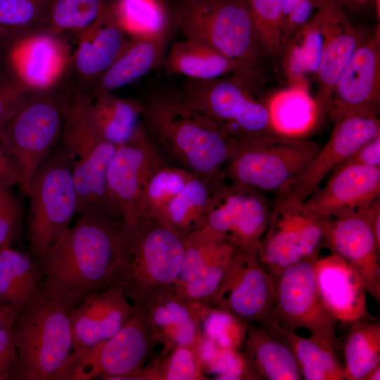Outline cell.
Returning a JSON list of instances; mask_svg holds the SVG:
<instances>
[{"label":"cell","instance_id":"obj_34","mask_svg":"<svg viewBox=\"0 0 380 380\" xmlns=\"http://www.w3.org/2000/svg\"><path fill=\"white\" fill-rule=\"evenodd\" d=\"M88 120L105 141L120 145L128 141L142 125L141 102L112 93L90 98L87 104Z\"/></svg>","mask_w":380,"mask_h":380},{"label":"cell","instance_id":"obj_36","mask_svg":"<svg viewBox=\"0 0 380 380\" xmlns=\"http://www.w3.org/2000/svg\"><path fill=\"white\" fill-rule=\"evenodd\" d=\"M322 20L317 9L312 18L292 37L282 51L281 58L292 86L305 87L306 77L315 75L324 46Z\"/></svg>","mask_w":380,"mask_h":380},{"label":"cell","instance_id":"obj_16","mask_svg":"<svg viewBox=\"0 0 380 380\" xmlns=\"http://www.w3.org/2000/svg\"><path fill=\"white\" fill-rule=\"evenodd\" d=\"M183 238L182 265L173 286L191 302L210 308L235 247L204 227Z\"/></svg>","mask_w":380,"mask_h":380},{"label":"cell","instance_id":"obj_17","mask_svg":"<svg viewBox=\"0 0 380 380\" xmlns=\"http://www.w3.org/2000/svg\"><path fill=\"white\" fill-rule=\"evenodd\" d=\"M324 46L316 75L315 98L319 114L329 112L334 87L355 51L369 31L355 26L341 0H321Z\"/></svg>","mask_w":380,"mask_h":380},{"label":"cell","instance_id":"obj_18","mask_svg":"<svg viewBox=\"0 0 380 380\" xmlns=\"http://www.w3.org/2000/svg\"><path fill=\"white\" fill-rule=\"evenodd\" d=\"M371 205L360 210L331 218L324 246L356 271L367 293L379 302L380 246L376 242L371 226Z\"/></svg>","mask_w":380,"mask_h":380},{"label":"cell","instance_id":"obj_11","mask_svg":"<svg viewBox=\"0 0 380 380\" xmlns=\"http://www.w3.org/2000/svg\"><path fill=\"white\" fill-rule=\"evenodd\" d=\"M157 342L138 305L126 324L110 338L70 353L53 380L121 379L145 365Z\"/></svg>","mask_w":380,"mask_h":380},{"label":"cell","instance_id":"obj_4","mask_svg":"<svg viewBox=\"0 0 380 380\" xmlns=\"http://www.w3.org/2000/svg\"><path fill=\"white\" fill-rule=\"evenodd\" d=\"M184 253V238L157 219L139 217L124 227L118 285L132 305L175 285Z\"/></svg>","mask_w":380,"mask_h":380},{"label":"cell","instance_id":"obj_30","mask_svg":"<svg viewBox=\"0 0 380 380\" xmlns=\"http://www.w3.org/2000/svg\"><path fill=\"white\" fill-rule=\"evenodd\" d=\"M42 290L39 262L11 246L0 249V303L19 312L32 305Z\"/></svg>","mask_w":380,"mask_h":380},{"label":"cell","instance_id":"obj_10","mask_svg":"<svg viewBox=\"0 0 380 380\" xmlns=\"http://www.w3.org/2000/svg\"><path fill=\"white\" fill-rule=\"evenodd\" d=\"M63 103L57 85L33 91L4 127L6 147L18 165L25 194L38 168L49 157L61 138Z\"/></svg>","mask_w":380,"mask_h":380},{"label":"cell","instance_id":"obj_1","mask_svg":"<svg viewBox=\"0 0 380 380\" xmlns=\"http://www.w3.org/2000/svg\"><path fill=\"white\" fill-rule=\"evenodd\" d=\"M123 240L121 220L79 217L39 263L42 290L75 306L90 294L118 285Z\"/></svg>","mask_w":380,"mask_h":380},{"label":"cell","instance_id":"obj_35","mask_svg":"<svg viewBox=\"0 0 380 380\" xmlns=\"http://www.w3.org/2000/svg\"><path fill=\"white\" fill-rule=\"evenodd\" d=\"M267 108L274 131L284 137L303 138L315 128L320 116L315 99L300 86L272 93Z\"/></svg>","mask_w":380,"mask_h":380},{"label":"cell","instance_id":"obj_50","mask_svg":"<svg viewBox=\"0 0 380 380\" xmlns=\"http://www.w3.org/2000/svg\"><path fill=\"white\" fill-rule=\"evenodd\" d=\"M4 127H0V170L10 179L13 185L20 186L22 177L18 165L6 147Z\"/></svg>","mask_w":380,"mask_h":380},{"label":"cell","instance_id":"obj_12","mask_svg":"<svg viewBox=\"0 0 380 380\" xmlns=\"http://www.w3.org/2000/svg\"><path fill=\"white\" fill-rule=\"evenodd\" d=\"M309 259L286 268L274 281L273 328H303L310 336L334 346L337 321L319 295L314 265Z\"/></svg>","mask_w":380,"mask_h":380},{"label":"cell","instance_id":"obj_55","mask_svg":"<svg viewBox=\"0 0 380 380\" xmlns=\"http://www.w3.org/2000/svg\"><path fill=\"white\" fill-rule=\"evenodd\" d=\"M14 186L10 179L0 170V186Z\"/></svg>","mask_w":380,"mask_h":380},{"label":"cell","instance_id":"obj_40","mask_svg":"<svg viewBox=\"0 0 380 380\" xmlns=\"http://www.w3.org/2000/svg\"><path fill=\"white\" fill-rule=\"evenodd\" d=\"M51 0H0V29L14 43L45 32Z\"/></svg>","mask_w":380,"mask_h":380},{"label":"cell","instance_id":"obj_42","mask_svg":"<svg viewBox=\"0 0 380 380\" xmlns=\"http://www.w3.org/2000/svg\"><path fill=\"white\" fill-rule=\"evenodd\" d=\"M194 175L182 167L168 164L158 169L148 179L141 194L139 217L157 219Z\"/></svg>","mask_w":380,"mask_h":380},{"label":"cell","instance_id":"obj_2","mask_svg":"<svg viewBox=\"0 0 380 380\" xmlns=\"http://www.w3.org/2000/svg\"><path fill=\"white\" fill-rule=\"evenodd\" d=\"M141 103L144 129L166 157L197 175L222 172L239 142L190 106L179 91L162 89Z\"/></svg>","mask_w":380,"mask_h":380},{"label":"cell","instance_id":"obj_23","mask_svg":"<svg viewBox=\"0 0 380 380\" xmlns=\"http://www.w3.org/2000/svg\"><path fill=\"white\" fill-rule=\"evenodd\" d=\"M70 55L61 36L42 32L14 43L8 63L31 91L49 89L67 76Z\"/></svg>","mask_w":380,"mask_h":380},{"label":"cell","instance_id":"obj_32","mask_svg":"<svg viewBox=\"0 0 380 380\" xmlns=\"http://www.w3.org/2000/svg\"><path fill=\"white\" fill-rule=\"evenodd\" d=\"M108 11L132 38L168 42L175 30L173 4L168 0H110Z\"/></svg>","mask_w":380,"mask_h":380},{"label":"cell","instance_id":"obj_37","mask_svg":"<svg viewBox=\"0 0 380 380\" xmlns=\"http://www.w3.org/2000/svg\"><path fill=\"white\" fill-rule=\"evenodd\" d=\"M278 329L284 335L305 380H345L344 366L336 359L334 346L310 336L303 338L294 330Z\"/></svg>","mask_w":380,"mask_h":380},{"label":"cell","instance_id":"obj_27","mask_svg":"<svg viewBox=\"0 0 380 380\" xmlns=\"http://www.w3.org/2000/svg\"><path fill=\"white\" fill-rule=\"evenodd\" d=\"M117 146L103 141L82 158L70 160L79 217L122 220L108 189L107 171Z\"/></svg>","mask_w":380,"mask_h":380},{"label":"cell","instance_id":"obj_7","mask_svg":"<svg viewBox=\"0 0 380 380\" xmlns=\"http://www.w3.org/2000/svg\"><path fill=\"white\" fill-rule=\"evenodd\" d=\"M25 194L30 254L40 263L70 227L77 213L71 165L62 145L34 174Z\"/></svg>","mask_w":380,"mask_h":380},{"label":"cell","instance_id":"obj_19","mask_svg":"<svg viewBox=\"0 0 380 380\" xmlns=\"http://www.w3.org/2000/svg\"><path fill=\"white\" fill-rule=\"evenodd\" d=\"M332 119L334 127L327 142L319 148L305 172L285 189L300 200L305 201L330 171L362 144L380 134L378 116L350 113Z\"/></svg>","mask_w":380,"mask_h":380},{"label":"cell","instance_id":"obj_43","mask_svg":"<svg viewBox=\"0 0 380 380\" xmlns=\"http://www.w3.org/2000/svg\"><path fill=\"white\" fill-rule=\"evenodd\" d=\"M267 58H281L284 0H243Z\"/></svg>","mask_w":380,"mask_h":380},{"label":"cell","instance_id":"obj_26","mask_svg":"<svg viewBox=\"0 0 380 380\" xmlns=\"http://www.w3.org/2000/svg\"><path fill=\"white\" fill-rule=\"evenodd\" d=\"M314 270L322 302L337 322L350 324L373 319L368 312L363 282L344 260L331 253L318 258Z\"/></svg>","mask_w":380,"mask_h":380},{"label":"cell","instance_id":"obj_6","mask_svg":"<svg viewBox=\"0 0 380 380\" xmlns=\"http://www.w3.org/2000/svg\"><path fill=\"white\" fill-rule=\"evenodd\" d=\"M74 307L42 290L32 305L18 312L14 325L18 380H53L72 350Z\"/></svg>","mask_w":380,"mask_h":380},{"label":"cell","instance_id":"obj_33","mask_svg":"<svg viewBox=\"0 0 380 380\" xmlns=\"http://www.w3.org/2000/svg\"><path fill=\"white\" fill-rule=\"evenodd\" d=\"M226 179L194 175L157 218L182 236L203 228L208 206L217 186Z\"/></svg>","mask_w":380,"mask_h":380},{"label":"cell","instance_id":"obj_29","mask_svg":"<svg viewBox=\"0 0 380 380\" xmlns=\"http://www.w3.org/2000/svg\"><path fill=\"white\" fill-rule=\"evenodd\" d=\"M167 41L131 38L91 89L95 97L133 83L164 63Z\"/></svg>","mask_w":380,"mask_h":380},{"label":"cell","instance_id":"obj_25","mask_svg":"<svg viewBox=\"0 0 380 380\" xmlns=\"http://www.w3.org/2000/svg\"><path fill=\"white\" fill-rule=\"evenodd\" d=\"M132 312L133 305L120 285L86 296L71 313L72 352L110 338L126 324Z\"/></svg>","mask_w":380,"mask_h":380},{"label":"cell","instance_id":"obj_41","mask_svg":"<svg viewBox=\"0 0 380 380\" xmlns=\"http://www.w3.org/2000/svg\"><path fill=\"white\" fill-rule=\"evenodd\" d=\"M110 0H51L45 32L61 36L67 32L78 33L100 20L106 13Z\"/></svg>","mask_w":380,"mask_h":380},{"label":"cell","instance_id":"obj_38","mask_svg":"<svg viewBox=\"0 0 380 380\" xmlns=\"http://www.w3.org/2000/svg\"><path fill=\"white\" fill-rule=\"evenodd\" d=\"M349 324L343 348L345 380H362L380 364V323L361 319Z\"/></svg>","mask_w":380,"mask_h":380},{"label":"cell","instance_id":"obj_39","mask_svg":"<svg viewBox=\"0 0 380 380\" xmlns=\"http://www.w3.org/2000/svg\"><path fill=\"white\" fill-rule=\"evenodd\" d=\"M121 379L205 380L208 377L199 363L196 349L163 346L159 356Z\"/></svg>","mask_w":380,"mask_h":380},{"label":"cell","instance_id":"obj_9","mask_svg":"<svg viewBox=\"0 0 380 380\" xmlns=\"http://www.w3.org/2000/svg\"><path fill=\"white\" fill-rule=\"evenodd\" d=\"M330 219L312 211L287 190L277 194L257 253L274 281L289 267L319 258Z\"/></svg>","mask_w":380,"mask_h":380},{"label":"cell","instance_id":"obj_49","mask_svg":"<svg viewBox=\"0 0 380 380\" xmlns=\"http://www.w3.org/2000/svg\"><path fill=\"white\" fill-rule=\"evenodd\" d=\"M348 165L380 167V134L360 146L338 166Z\"/></svg>","mask_w":380,"mask_h":380},{"label":"cell","instance_id":"obj_24","mask_svg":"<svg viewBox=\"0 0 380 380\" xmlns=\"http://www.w3.org/2000/svg\"><path fill=\"white\" fill-rule=\"evenodd\" d=\"M127 36L108 8L100 20L78 33V46L70 58L67 77L91 94L94 84L127 45Z\"/></svg>","mask_w":380,"mask_h":380},{"label":"cell","instance_id":"obj_14","mask_svg":"<svg viewBox=\"0 0 380 380\" xmlns=\"http://www.w3.org/2000/svg\"><path fill=\"white\" fill-rule=\"evenodd\" d=\"M275 286L257 254L235 248L211 308L224 311L246 324L273 328Z\"/></svg>","mask_w":380,"mask_h":380},{"label":"cell","instance_id":"obj_47","mask_svg":"<svg viewBox=\"0 0 380 380\" xmlns=\"http://www.w3.org/2000/svg\"><path fill=\"white\" fill-rule=\"evenodd\" d=\"M321 0H284L282 51L295 34L317 12Z\"/></svg>","mask_w":380,"mask_h":380},{"label":"cell","instance_id":"obj_5","mask_svg":"<svg viewBox=\"0 0 380 380\" xmlns=\"http://www.w3.org/2000/svg\"><path fill=\"white\" fill-rule=\"evenodd\" d=\"M175 29L224 56L254 66L267 58L243 0H177Z\"/></svg>","mask_w":380,"mask_h":380},{"label":"cell","instance_id":"obj_8","mask_svg":"<svg viewBox=\"0 0 380 380\" xmlns=\"http://www.w3.org/2000/svg\"><path fill=\"white\" fill-rule=\"evenodd\" d=\"M319 148L312 141L280 136L239 142L222 173L230 182L277 194L305 172Z\"/></svg>","mask_w":380,"mask_h":380},{"label":"cell","instance_id":"obj_48","mask_svg":"<svg viewBox=\"0 0 380 380\" xmlns=\"http://www.w3.org/2000/svg\"><path fill=\"white\" fill-rule=\"evenodd\" d=\"M18 354L14 326L1 325L0 380L18 379Z\"/></svg>","mask_w":380,"mask_h":380},{"label":"cell","instance_id":"obj_31","mask_svg":"<svg viewBox=\"0 0 380 380\" xmlns=\"http://www.w3.org/2000/svg\"><path fill=\"white\" fill-rule=\"evenodd\" d=\"M166 70L186 79L208 80L254 66L230 58L210 46L185 39L173 44L164 60Z\"/></svg>","mask_w":380,"mask_h":380},{"label":"cell","instance_id":"obj_51","mask_svg":"<svg viewBox=\"0 0 380 380\" xmlns=\"http://www.w3.org/2000/svg\"><path fill=\"white\" fill-rule=\"evenodd\" d=\"M13 44L14 42L11 37L0 29V70L6 65L9 53Z\"/></svg>","mask_w":380,"mask_h":380},{"label":"cell","instance_id":"obj_44","mask_svg":"<svg viewBox=\"0 0 380 380\" xmlns=\"http://www.w3.org/2000/svg\"><path fill=\"white\" fill-rule=\"evenodd\" d=\"M247 324L214 308L204 310L201 318L202 336L222 348L241 350Z\"/></svg>","mask_w":380,"mask_h":380},{"label":"cell","instance_id":"obj_45","mask_svg":"<svg viewBox=\"0 0 380 380\" xmlns=\"http://www.w3.org/2000/svg\"><path fill=\"white\" fill-rule=\"evenodd\" d=\"M32 91L20 82L7 62L0 70V127L20 109Z\"/></svg>","mask_w":380,"mask_h":380},{"label":"cell","instance_id":"obj_46","mask_svg":"<svg viewBox=\"0 0 380 380\" xmlns=\"http://www.w3.org/2000/svg\"><path fill=\"white\" fill-rule=\"evenodd\" d=\"M23 206L12 186H0V249L11 246L21 225Z\"/></svg>","mask_w":380,"mask_h":380},{"label":"cell","instance_id":"obj_28","mask_svg":"<svg viewBox=\"0 0 380 380\" xmlns=\"http://www.w3.org/2000/svg\"><path fill=\"white\" fill-rule=\"evenodd\" d=\"M241 350L258 380L302 379L292 350L278 329L248 324Z\"/></svg>","mask_w":380,"mask_h":380},{"label":"cell","instance_id":"obj_22","mask_svg":"<svg viewBox=\"0 0 380 380\" xmlns=\"http://www.w3.org/2000/svg\"><path fill=\"white\" fill-rule=\"evenodd\" d=\"M379 195L380 167L348 165L335 168L327 184L304 201L317 214L333 218L365 208Z\"/></svg>","mask_w":380,"mask_h":380},{"label":"cell","instance_id":"obj_3","mask_svg":"<svg viewBox=\"0 0 380 380\" xmlns=\"http://www.w3.org/2000/svg\"><path fill=\"white\" fill-rule=\"evenodd\" d=\"M263 66L242 69L219 78L186 79L180 91L193 108L213 120L242 142L272 136Z\"/></svg>","mask_w":380,"mask_h":380},{"label":"cell","instance_id":"obj_15","mask_svg":"<svg viewBox=\"0 0 380 380\" xmlns=\"http://www.w3.org/2000/svg\"><path fill=\"white\" fill-rule=\"evenodd\" d=\"M167 164L166 156L148 135L143 123L128 141L117 146L108 167L107 184L124 227L138 219L146 184L158 169Z\"/></svg>","mask_w":380,"mask_h":380},{"label":"cell","instance_id":"obj_13","mask_svg":"<svg viewBox=\"0 0 380 380\" xmlns=\"http://www.w3.org/2000/svg\"><path fill=\"white\" fill-rule=\"evenodd\" d=\"M224 179L210 200L204 228L234 247L258 253L271 215L264 192Z\"/></svg>","mask_w":380,"mask_h":380},{"label":"cell","instance_id":"obj_53","mask_svg":"<svg viewBox=\"0 0 380 380\" xmlns=\"http://www.w3.org/2000/svg\"><path fill=\"white\" fill-rule=\"evenodd\" d=\"M18 312L0 303V326H14Z\"/></svg>","mask_w":380,"mask_h":380},{"label":"cell","instance_id":"obj_20","mask_svg":"<svg viewBox=\"0 0 380 380\" xmlns=\"http://www.w3.org/2000/svg\"><path fill=\"white\" fill-rule=\"evenodd\" d=\"M380 99L379 27L369 31L338 80L329 112L336 115L356 113L378 116Z\"/></svg>","mask_w":380,"mask_h":380},{"label":"cell","instance_id":"obj_52","mask_svg":"<svg viewBox=\"0 0 380 380\" xmlns=\"http://www.w3.org/2000/svg\"><path fill=\"white\" fill-rule=\"evenodd\" d=\"M348 13H360L374 8V0H341Z\"/></svg>","mask_w":380,"mask_h":380},{"label":"cell","instance_id":"obj_21","mask_svg":"<svg viewBox=\"0 0 380 380\" xmlns=\"http://www.w3.org/2000/svg\"><path fill=\"white\" fill-rule=\"evenodd\" d=\"M157 343L196 349L201 338V318L208 308L194 303L174 288H165L137 305Z\"/></svg>","mask_w":380,"mask_h":380},{"label":"cell","instance_id":"obj_54","mask_svg":"<svg viewBox=\"0 0 380 380\" xmlns=\"http://www.w3.org/2000/svg\"><path fill=\"white\" fill-rule=\"evenodd\" d=\"M380 364L372 369L362 379V380H379Z\"/></svg>","mask_w":380,"mask_h":380}]
</instances>
